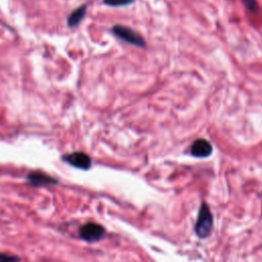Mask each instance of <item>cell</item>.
Returning <instances> with one entry per match:
<instances>
[{
    "label": "cell",
    "mask_w": 262,
    "mask_h": 262,
    "mask_svg": "<svg viewBox=\"0 0 262 262\" xmlns=\"http://www.w3.org/2000/svg\"><path fill=\"white\" fill-rule=\"evenodd\" d=\"M62 160L69 165L78 169L88 170L91 167V158L83 151H74L64 155L62 156Z\"/></svg>",
    "instance_id": "277c9868"
},
{
    "label": "cell",
    "mask_w": 262,
    "mask_h": 262,
    "mask_svg": "<svg viewBox=\"0 0 262 262\" xmlns=\"http://www.w3.org/2000/svg\"><path fill=\"white\" fill-rule=\"evenodd\" d=\"M19 257L7 253L0 252V262H19Z\"/></svg>",
    "instance_id": "9c48e42d"
},
{
    "label": "cell",
    "mask_w": 262,
    "mask_h": 262,
    "mask_svg": "<svg viewBox=\"0 0 262 262\" xmlns=\"http://www.w3.org/2000/svg\"><path fill=\"white\" fill-rule=\"evenodd\" d=\"M113 33L119 39H121L131 45H134L136 47L143 48L146 45V42L144 41L142 36H140L137 32L133 31L129 27L122 26V25H116L113 27Z\"/></svg>",
    "instance_id": "7a4b0ae2"
},
{
    "label": "cell",
    "mask_w": 262,
    "mask_h": 262,
    "mask_svg": "<svg viewBox=\"0 0 262 262\" xmlns=\"http://www.w3.org/2000/svg\"><path fill=\"white\" fill-rule=\"evenodd\" d=\"M27 180L34 186H47L55 185L58 183V179L46 174L42 171H33L27 175Z\"/></svg>",
    "instance_id": "5b68a950"
},
{
    "label": "cell",
    "mask_w": 262,
    "mask_h": 262,
    "mask_svg": "<svg viewBox=\"0 0 262 262\" xmlns=\"http://www.w3.org/2000/svg\"><path fill=\"white\" fill-rule=\"evenodd\" d=\"M243 2L248 10L252 12H257L259 10V5L257 0H243Z\"/></svg>",
    "instance_id": "30bf717a"
},
{
    "label": "cell",
    "mask_w": 262,
    "mask_h": 262,
    "mask_svg": "<svg viewBox=\"0 0 262 262\" xmlns=\"http://www.w3.org/2000/svg\"><path fill=\"white\" fill-rule=\"evenodd\" d=\"M212 144L204 138L194 140L190 145V154L196 158H206L212 154Z\"/></svg>",
    "instance_id": "8992f818"
},
{
    "label": "cell",
    "mask_w": 262,
    "mask_h": 262,
    "mask_svg": "<svg viewBox=\"0 0 262 262\" xmlns=\"http://www.w3.org/2000/svg\"><path fill=\"white\" fill-rule=\"evenodd\" d=\"M133 2L134 0H103V3L108 6H125Z\"/></svg>",
    "instance_id": "ba28073f"
},
{
    "label": "cell",
    "mask_w": 262,
    "mask_h": 262,
    "mask_svg": "<svg viewBox=\"0 0 262 262\" xmlns=\"http://www.w3.org/2000/svg\"><path fill=\"white\" fill-rule=\"evenodd\" d=\"M86 5H81L80 7H78L77 9H75L68 17V25L70 27H76L78 26L81 20L83 19V17L85 16L86 13Z\"/></svg>",
    "instance_id": "52a82bcc"
},
{
    "label": "cell",
    "mask_w": 262,
    "mask_h": 262,
    "mask_svg": "<svg viewBox=\"0 0 262 262\" xmlns=\"http://www.w3.org/2000/svg\"><path fill=\"white\" fill-rule=\"evenodd\" d=\"M213 228V217L209 207L204 203L199 211L198 220L195 223V233L201 238H206L210 235Z\"/></svg>",
    "instance_id": "6da1fadb"
},
{
    "label": "cell",
    "mask_w": 262,
    "mask_h": 262,
    "mask_svg": "<svg viewBox=\"0 0 262 262\" xmlns=\"http://www.w3.org/2000/svg\"><path fill=\"white\" fill-rule=\"evenodd\" d=\"M104 233V228L100 224L94 222H88L84 224L79 230L80 237L88 243H93L101 239Z\"/></svg>",
    "instance_id": "3957f363"
}]
</instances>
